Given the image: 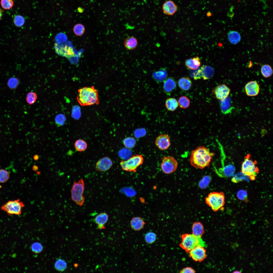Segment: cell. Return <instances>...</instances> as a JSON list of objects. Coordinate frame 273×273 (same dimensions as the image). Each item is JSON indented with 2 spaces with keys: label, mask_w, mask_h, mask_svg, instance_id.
Returning <instances> with one entry per match:
<instances>
[{
  "label": "cell",
  "mask_w": 273,
  "mask_h": 273,
  "mask_svg": "<svg viewBox=\"0 0 273 273\" xmlns=\"http://www.w3.org/2000/svg\"><path fill=\"white\" fill-rule=\"evenodd\" d=\"M214 153L211 152L206 147L199 146L192 152L190 162L193 167L202 169L210 166L212 158Z\"/></svg>",
  "instance_id": "6da1fadb"
},
{
  "label": "cell",
  "mask_w": 273,
  "mask_h": 273,
  "mask_svg": "<svg viewBox=\"0 0 273 273\" xmlns=\"http://www.w3.org/2000/svg\"><path fill=\"white\" fill-rule=\"evenodd\" d=\"M77 100L81 106H85L99 103L98 90L93 86L84 87L79 89Z\"/></svg>",
  "instance_id": "7a4b0ae2"
},
{
  "label": "cell",
  "mask_w": 273,
  "mask_h": 273,
  "mask_svg": "<svg viewBox=\"0 0 273 273\" xmlns=\"http://www.w3.org/2000/svg\"><path fill=\"white\" fill-rule=\"evenodd\" d=\"M205 201L206 203L215 212L224 209L225 196L222 192L210 193L205 198Z\"/></svg>",
  "instance_id": "3957f363"
},
{
  "label": "cell",
  "mask_w": 273,
  "mask_h": 273,
  "mask_svg": "<svg viewBox=\"0 0 273 273\" xmlns=\"http://www.w3.org/2000/svg\"><path fill=\"white\" fill-rule=\"evenodd\" d=\"M181 237L182 240L179 246L188 253L197 246H204V242L201 238L192 234H185L181 235Z\"/></svg>",
  "instance_id": "277c9868"
},
{
  "label": "cell",
  "mask_w": 273,
  "mask_h": 273,
  "mask_svg": "<svg viewBox=\"0 0 273 273\" xmlns=\"http://www.w3.org/2000/svg\"><path fill=\"white\" fill-rule=\"evenodd\" d=\"M257 164L256 161H253L249 154L245 156L242 163V172L252 180L255 179L259 172V169L256 166Z\"/></svg>",
  "instance_id": "5b68a950"
},
{
  "label": "cell",
  "mask_w": 273,
  "mask_h": 273,
  "mask_svg": "<svg viewBox=\"0 0 273 273\" xmlns=\"http://www.w3.org/2000/svg\"><path fill=\"white\" fill-rule=\"evenodd\" d=\"M84 188V182L81 178L77 182H74L71 190L72 200L80 206L83 205L84 202L85 198L83 195Z\"/></svg>",
  "instance_id": "8992f818"
},
{
  "label": "cell",
  "mask_w": 273,
  "mask_h": 273,
  "mask_svg": "<svg viewBox=\"0 0 273 273\" xmlns=\"http://www.w3.org/2000/svg\"><path fill=\"white\" fill-rule=\"evenodd\" d=\"M143 155L142 154H137L133 155L127 160H121L120 165L123 170L135 173L138 168L143 164Z\"/></svg>",
  "instance_id": "52a82bcc"
},
{
  "label": "cell",
  "mask_w": 273,
  "mask_h": 273,
  "mask_svg": "<svg viewBox=\"0 0 273 273\" xmlns=\"http://www.w3.org/2000/svg\"><path fill=\"white\" fill-rule=\"evenodd\" d=\"M24 206L23 202L18 199L8 201L1 206V209L9 215H18L21 213L22 208Z\"/></svg>",
  "instance_id": "ba28073f"
},
{
  "label": "cell",
  "mask_w": 273,
  "mask_h": 273,
  "mask_svg": "<svg viewBox=\"0 0 273 273\" xmlns=\"http://www.w3.org/2000/svg\"><path fill=\"white\" fill-rule=\"evenodd\" d=\"M54 48L56 52L60 56L69 59L77 57L75 49L69 42L60 44L55 43Z\"/></svg>",
  "instance_id": "9c48e42d"
},
{
  "label": "cell",
  "mask_w": 273,
  "mask_h": 273,
  "mask_svg": "<svg viewBox=\"0 0 273 273\" xmlns=\"http://www.w3.org/2000/svg\"><path fill=\"white\" fill-rule=\"evenodd\" d=\"M178 165L177 162L173 157L166 156L163 158L161 167L164 173L166 174H169L176 170Z\"/></svg>",
  "instance_id": "30bf717a"
},
{
  "label": "cell",
  "mask_w": 273,
  "mask_h": 273,
  "mask_svg": "<svg viewBox=\"0 0 273 273\" xmlns=\"http://www.w3.org/2000/svg\"><path fill=\"white\" fill-rule=\"evenodd\" d=\"M189 256L194 260L198 262L203 261L207 257L206 251L203 246H197L189 253Z\"/></svg>",
  "instance_id": "8fae6325"
},
{
  "label": "cell",
  "mask_w": 273,
  "mask_h": 273,
  "mask_svg": "<svg viewBox=\"0 0 273 273\" xmlns=\"http://www.w3.org/2000/svg\"><path fill=\"white\" fill-rule=\"evenodd\" d=\"M230 92V89L225 84H219L213 91L216 98L221 101L226 99Z\"/></svg>",
  "instance_id": "7c38bea8"
},
{
  "label": "cell",
  "mask_w": 273,
  "mask_h": 273,
  "mask_svg": "<svg viewBox=\"0 0 273 273\" xmlns=\"http://www.w3.org/2000/svg\"><path fill=\"white\" fill-rule=\"evenodd\" d=\"M215 171L217 174L221 177H229L234 174L235 168L233 163L222 166L220 168H215Z\"/></svg>",
  "instance_id": "4fadbf2b"
},
{
  "label": "cell",
  "mask_w": 273,
  "mask_h": 273,
  "mask_svg": "<svg viewBox=\"0 0 273 273\" xmlns=\"http://www.w3.org/2000/svg\"><path fill=\"white\" fill-rule=\"evenodd\" d=\"M155 144L160 149L162 150H166L171 145L170 138L167 134H161L156 138Z\"/></svg>",
  "instance_id": "5bb4252c"
},
{
  "label": "cell",
  "mask_w": 273,
  "mask_h": 273,
  "mask_svg": "<svg viewBox=\"0 0 273 273\" xmlns=\"http://www.w3.org/2000/svg\"><path fill=\"white\" fill-rule=\"evenodd\" d=\"M246 95L249 97L257 95L260 92V86L256 81H252L247 82L244 87Z\"/></svg>",
  "instance_id": "9a60e30c"
},
{
  "label": "cell",
  "mask_w": 273,
  "mask_h": 273,
  "mask_svg": "<svg viewBox=\"0 0 273 273\" xmlns=\"http://www.w3.org/2000/svg\"><path fill=\"white\" fill-rule=\"evenodd\" d=\"M113 165L111 159L108 157H105L99 160L96 163V169L97 171L104 172L108 171Z\"/></svg>",
  "instance_id": "2e32d148"
},
{
  "label": "cell",
  "mask_w": 273,
  "mask_h": 273,
  "mask_svg": "<svg viewBox=\"0 0 273 273\" xmlns=\"http://www.w3.org/2000/svg\"><path fill=\"white\" fill-rule=\"evenodd\" d=\"M177 9V5L173 1L170 0L165 2L162 6L163 12L168 15H173L176 12Z\"/></svg>",
  "instance_id": "e0dca14e"
},
{
  "label": "cell",
  "mask_w": 273,
  "mask_h": 273,
  "mask_svg": "<svg viewBox=\"0 0 273 273\" xmlns=\"http://www.w3.org/2000/svg\"><path fill=\"white\" fill-rule=\"evenodd\" d=\"M108 219V215L105 212L101 213L96 215L95 221L99 229L101 230L105 228L104 225L107 222Z\"/></svg>",
  "instance_id": "ac0fdd59"
},
{
  "label": "cell",
  "mask_w": 273,
  "mask_h": 273,
  "mask_svg": "<svg viewBox=\"0 0 273 273\" xmlns=\"http://www.w3.org/2000/svg\"><path fill=\"white\" fill-rule=\"evenodd\" d=\"M164 81L163 88L166 93H170L176 88V82L173 78L169 77Z\"/></svg>",
  "instance_id": "d6986e66"
},
{
  "label": "cell",
  "mask_w": 273,
  "mask_h": 273,
  "mask_svg": "<svg viewBox=\"0 0 273 273\" xmlns=\"http://www.w3.org/2000/svg\"><path fill=\"white\" fill-rule=\"evenodd\" d=\"M130 225L132 229L135 231H139L144 227L145 224L143 219L141 218L136 217L133 218L130 221Z\"/></svg>",
  "instance_id": "ffe728a7"
},
{
  "label": "cell",
  "mask_w": 273,
  "mask_h": 273,
  "mask_svg": "<svg viewBox=\"0 0 273 273\" xmlns=\"http://www.w3.org/2000/svg\"><path fill=\"white\" fill-rule=\"evenodd\" d=\"M124 46L125 48L129 50H133L135 49L138 45V41L137 39L133 36H131L127 37L125 39L124 42Z\"/></svg>",
  "instance_id": "44dd1931"
},
{
  "label": "cell",
  "mask_w": 273,
  "mask_h": 273,
  "mask_svg": "<svg viewBox=\"0 0 273 273\" xmlns=\"http://www.w3.org/2000/svg\"><path fill=\"white\" fill-rule=\"evenodd\" d=\"M200 69L202 77L204 80L210 79L214 75V69L209 65H203Z\"/></svg>",
  "instance_id": "7402d4cb"
},
{
  "label": "cell",
  "mask_w": 273,
  "mask_h": 273,
  "mask_svg": "<svg viewBox=\"0 0 273 273\" xmlns=\"http://www.w3.org/2000/svg\"><path fill=\"white\" fill-rule=\"evenodd\" d=\"M186 66L189 69L195 70L198 68L201 64L200 58L198 57L187 60L185 62Z\"/></svg>",
  "instance_id": "603a6c76"
},
{
  "label": "cell",
  "mask_w": 273,
  "mask_h": 273,
  "mask_svg": "<svg viewBox=\"0 0 273 273\" xmlns=\"http://www.w3.org/2000/svg\"><path fill=\"white\" fill-rule=\"evenodd\" d=\"M204 232L203 225L199 222L194 223L192 226V234L198 237L201 238Z\"/></svg>",
  "instance_id": "cb8c5ba5"
},
{
  "label": "cell",
  "mask_w": 273,
  "mask_h": 273,
  "mask_svg": "<svg viewBox=\"0 0 273 273\" xmlns=\"http://www.w3.org/2000/svg\"><path fill=\"white\" fill-rule=\"evenodd\" d=\"M192 82L188 77H183L179 80L178 84L179 87L184 90H189L192 86Z\"/></svg>",
  "instance_id": "d4e9b609"
},
{
  "label": "cell",
  "mask_w": 273,
  "mask_h": 273,
  "mask_svg": "<svg viewBox=\"0 0 273 273\" xmlns=\"http://www.w3.org/2000/svg\"><path fill=\"white\" fill-rule=\"evenodd\" d=\"M228 38L230 42L232 44H237L240 41L241 37L239 33L237 31H230L228 34Z\"/></svg>",
  "instance_id": "484cf974"
},
{
  "label": "cell",
  "mask_w": 273,
  "mask_h": 273,
  "mask_svg": "<svg viewBox=\"0 0 273 273\" xmlns=\"http://www.w3.org/2000/svg\"><path fill=\"white\" fill-rule=\"evenodd\" d=\"M165 105L168 110L173 111L177 108L178 104L177 101L175 99L171 98L166 100Z\"/></svg>",
  "instance_id": "4316f807"
},
{
  "label": "cell",
  "mask_w": 273,
  "mask_h": 273,
  "mask_svg": "<svg viewBox=\"0 0 273 273\" xmlns=\"http://www.w3.org/2000/svg\"><path fill=\"white\" fill-rule=\"evenodd\" d=\"M261 72L262 75L265 78H268L270 77L272 75L273 73L271 67L268 64H264L261 66Z\"/></svg>",
  "instance_id": "83f0119b"
},
{
  "label": "cell",
  "mask_w": 273,
  "mask_h": 273,
  "mask_svg": "<svg viewBox=\"0 0 273 273\" xmlns=\"http://www.w3.org/2000/svg\"><path fill=\"white\" fill-rule=\"evenodd\" d=\"M76 149L78 151L82 152L84 151L87 149V145L86 142L82 139H79L76 140L74 144Z\"/></svg>",
  "instance_id": "f1b7e54d"
},
{
  "label": "cell",
  "mask_w": 273,
  "mask_h": 273,
  "mask_svg": "<svg viewBox=\"0 0 273 273\" xmlns=\"http://www.w3.org/2000/svg\"><path fill=\"white\" fill-rule=\"evenodd\" d=\"M249 179L248 177L244 174L241 171L234 175L231 180L233 182L237 183L243 180L248 181Z\"/></svg>",
  "instance_id": "f546056e"
},
{
  "label": "cell",
  "mask_w": 273,
  "mask_h": 273,
  "mask_svg": "<svg viewBox=\"0 0 273 273\" xmlns=\"http://www.w3.org/2000/svg\"><path fill=\"white\" fill-rule=\"evenodd\" d=\"M67 265L66 262L62 259H59L57 260L55 264V268L57 270L60 271H63L65 270L67 268Z\"/></svg>",
  "instance_id": "4dcf8cb0"
},
{
  "label": "cell",
  "mask_w": 273,
  "mask_h": 273,
  "mask_svg": "<svg viewBox=\"0 0 273 273\" xmlns=\"http://www.w3.org/2000/svg\"><path fill=\"white\" fill-rule=\"evenodd\" d=\"M123 143L126 148L131 149L135 146L136 142L134 138L130 137L125 138L123 140Z\"/></svg>",
  "instance_id": "1f68e13d"
},
{
  "label": "cell",
  "mask_w": 273,
  "mask_h": 273,
  "mask_svg": "<svg viewBox=\"0 0 273 273\" xmlns=\"http://www.w3.org/2000/svg\"><path fill=\"white\" fill-rule=\"evenodd\" d=\"M178 102L179 106L183 109L188 108L190 105V103L189 99L185 96H183L180 97L178 99Z\"/></svg>",
  "instance_id": "d6a6232c"
},
{
  "label": "cell",
  "mask_w": 273,
  "mask_h": 273,
  "mask_svg": "<svg viewBox=\"0 0 273 273\" xmlns=\"http://www.w3.org/2000/svg\"><path fill=\"white\" fill-rule=\"evenodd\" d=\"M161 71L157 72L154 74V78L158 81H164L166 79L167 74L166 70H163Z\"/></svg>",
  "instance_id": "836d02e7"
},
{
  "label": "cell",
  "mask_w": 273,
  "mask_h": 273,
  "mask_svg": "<svg viewBox=\"0 0 273 273\" xmlns=\"http://www.w3.org/2000/svg\"><path fill=\"white\" fill-rule=\"evenodd\" d=\"M156 235L154 233L152 232L147 233L145 236V240L146 242L149 244H152L156 241Z\"/></svg>",
  "instance_id": "e575fe53"
},
{
  "label": "cell",
  "mask_w": 273,
  "mask_h": 273,
  "mask_svg": "<svg viewBox=\"0 0 273 273\" xmlns=\"http://www.w3.org/2000/svg\"><path fill=\"white\" fill-rule=\"evenodd\" d=\"M211 178L209 176L207 175L204 176L199 183V186L201 188H206L211 180Z\"/></svg>",
  "instance_id": "d590c367"
},
{
  "label": "cell",
  "mask_w": 273,
  "mask_h": 273,
  "mask_svg": "<svg viewBox=\"0 0 273 273\" xmlns=\"http://www.w3.org/2000/svg\"><path fill=\"white\" fill-rule=\"evenodd\" d=\"M13 22L16 26L20 27L24 25L25 20L24 17L22 16L16 15L14 18Z\"/></svg>",
  "instance_id": "8d00e7d4"
},
{
  "label": "cell",
  "mask_w": 273,
  "mask_h": 273,
  "mask_svg": "<svg viewBox=\"0 0 273 273\" xmlns=\"http://www.w3.org/2000/svg\"><path fill=\"white\" fill-rule=\"evenodd\" d=\"M20 83L19 80L15 77H12L8 80L7 84L8 86L11 89L16 88Z\"/></svg>",
  "instance_id": "74e56055"
},
{
  "label": "cell",
  "mask_w": 273,
  "mask_h": 273,
  "mask_svg": "<svg viewBox=\"0 0 273 273\" xmlns=\"http://www.w3.org/2000/svg\"><path fill=\"white\" fill-rule=\"evenodd\" d=\"M66 118L63 114L59 113L57 115L55 118V121L56 125L58 127L63 125L65 122Z\"/></svg>",
  "instance_id": "f35d334b"
},
{
  "label": "cell",
  "mask_w": 273,
  "mask_h": 273,
  "mask_svg": "<svg viewBox=\"0 0 273 273\" xmlns=\"http://www.w3.org/2000/svg\"><path fill=\"white\" fill-rule=\"evenodd\" d=\"M37 98V95L35 93L30 92L28 93L27 95L26 101L29 104L31 105L36 101Z\"/></svg>",
  "instance_id": "ab89813d"
},
{
  "label": "cell",
  "mask_w": 273,
  "mask_h": 273,
  "mask_svg": "<svg viewBox=\"0 0 273 273\" xmlns=\"http://www.w3.org/2000/svg\"><path fill=\"white\" fill-rule=\"evenodd\" d=\"M2 7L5 10H9L11 9L14 5V2L13 0H1L0 2Z\"/></svg>",
  "instance_id": "60d3db41"
},
{
  "label": "cell",
  "mask_w": 273,
  "mask_h": 273,
  "mask_svg": "<svg viewBox=\"0 0 273 273\" xmlns=\"http://www.w3.org/2000/svg\"><path fill=\"white\" fill-rule=\"evenodd\" d=\"M9 172L3 169H0V183H4L7 182L9 178Z\"/></svg>",
  "instance_id": "b9f144b4"
},
{
  "label": "cell",
  "mask_w": 273,
  "mask_h": 273,
  "mask_svg": "<svg viewBox=\"0 0 273 273\" xmlns=\"http://www.w3.org/2000/svg\"><path fill=\"white\" fill-rule=\"evenodd\" d=\"M73 31L77 35L80 36L82 35L84 33L85 28L84 26L81 24L76 25L73 28Z\"/></svg>",
  "instance_id": "7bdbcfd3"
},
{
  "label": "cell",
  "mask_w": 273,
  "mask_h": 273,
  "mask_svg": "<svg viewBox=\"0 0 273 273\" xmlns=\"http://www.w3.org/2000/svg\"><path fill=\"white\" fill-rule=\"evenodd\" d=\"M237 196L240 200L246 202H248L247 192L244 190H241L239 191L237 193Z\"/></svg>",
  "instance_id": "ee69618b"
},
{
  "label": "cell",
  "mask_w": 273,
  "mask_h": 273,
  "mask_svg": "<svg viewBox=\"0 0 273 273\" xmlns=\"http://www.w3.org/2000/svg\"><path fill=\"white\" fill-rule=\"evenodd\" d=\"M32 251L34 253H39L42 250L43 247L39 243L36 242L33 243L31 246Z\"/></svg>",
  "instance_id": "f6af8a7d"
},
{
  "label": "cell",
  "mask_w": 273,
  "mask_h": 273,
  "mask_svg": "<svg viewBox=\"0 0 273 273\" xmlns=\"http://www.w3.org/2000/svg\"><path fill=\"white\" fill-rule=\"evenodd\" d=\"M194 70L191 73V76L195 80L200 79L202 77L200 69H197Z\"/></svg>",
  "instance_id": "bcb514c9"
},
{
  "label": "cell",
  "mask_w": 273,
  "mask_h": 273,
  "mask_svg": "<svg viewBox=\"0 0 273 273\" xmlns=\"http://www.w3.org/2000/svg\"><path fill=\"white\" fill-rule=\"evenodd\" d=\"M128 150L126 149H123L120 150L118 152L119 156L121 158L124 159L127 157L128 153Z\"/></svg>",
  "instance_id": "7dc6e473"
},
{
  "label": "cell",
  "mask_w": 273,
  "mask_h": 273,
  "mask_svg": "<svg viewBox=\"0 0 273 273\" xmlns=\"http://www.w3.org/2000/svg\"><path fill=\"white\" fill-rule=\"evenodd\" d=\"M78 107L75 106L74 107L73 109L72 113V117L75 119H77L79 117V109Z\"/></svg>",
  "instance_id": "c3c4849f"
},
{
  "label": "cell",
  "mask_w": 273,
  "mask_h": 273,
  "mask_svg": "<svg viewBox=\"0 0 273 273\" xmlns=\"http://www.w3.org/2000/svg\"><path fill=\"white\" fill-rule=\"evenodd\" d=\"M180 273H195V271L192 268L187 267L185 268L182 269L180 272Z\"/></svg>",
  "instance_id": "681fc988"
},
{
  "label": "cell",
  "mask_w": 273,
  "mask_h": 273,
  "mask_svg": "<svg viewBox=\"0 0 273 273\" xmlns=\"http://www.w3.org/2000/svg\"><path fill=\"white\" fill-rule=\"evenodd\" d=\"M3 11L2 9L0 8V20H1L2 18L3 15Z\"/></svg>",
  "instance_id": "f907efd6"
},
{
  "label": "cell",
  "mask_w": 273,
  "mask_h": 273,
  "mask_svg": "<svg viewBox=\"0 0 273 273\" xmlns=\"http://www.w3.org/2000/svg\"><path fill=\"white\" fill-rule=\"evenodd\" d=\"M38 169V167L36 165L32 167L33 170L35 171H37Z\"/></svg>",
  "instance_id": "816d5d0a"
},
{
  "label": "cell",
  "mask_w": 273,
  "mask_h": 273,
  "mask_svg": "<svg viewBox=\"0 0 273 273\" xmlns=\"http://www.w3.org/2000/svg\"><path fill=\"white\" fill-rule=\"evenodd\" d=\"M39 156L38 155L36 154L33 157L34 159L35 160H38L39 159Z\"/></svg>",
  "instance_id": "f5cc1de1"
},
{
  "label": "cell",
  "mask_w": 273,
  "mask_h": 273,
  "mask_svg": "<svg viewBox=\"0 0 273 273\" xmlns=\"http://www.w3.org/2000/svg\"><path fill=\"white\" fill-rule=\"evenodd\" d=\"M240 272H240L239 271H238V270L235 271H234V272H233V273H240Z\"/></svg>",
  "instance_id": "db71d44e"
}]
</instances>
